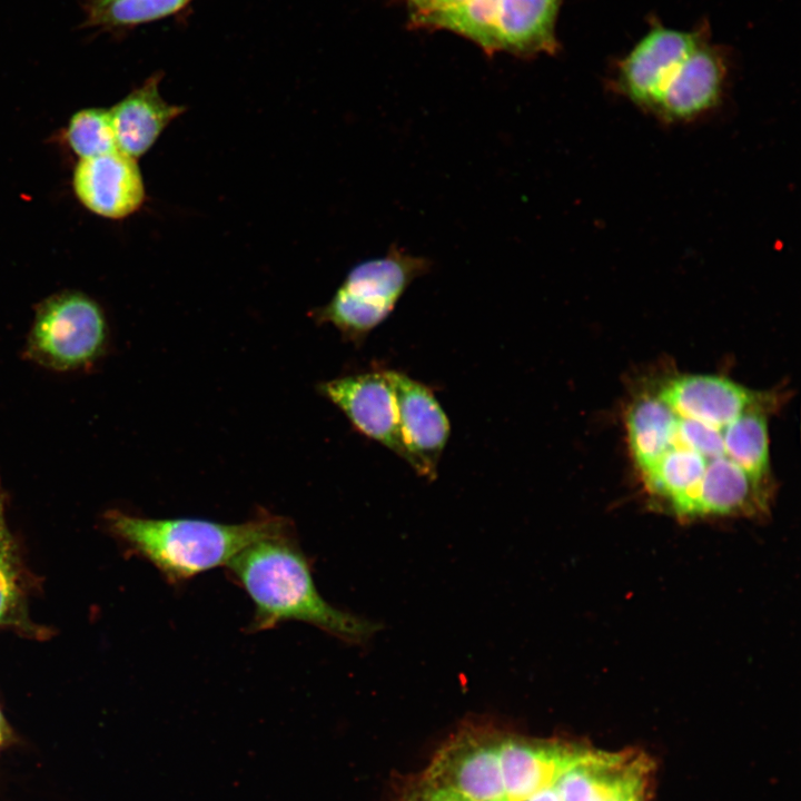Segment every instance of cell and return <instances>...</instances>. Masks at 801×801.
<instances>
[{
	"label": "cell",
	"mask_w": 801,
	"mask_h": 801,
	"mask_svg": "<svg viewBox=\"0 0 801 801\" xmlns=\"http://www.w3.org/2000/svg\"><path fill=\"white\" fill-rule=\"evenodd\" d=\"M773 402L710 374H673L639 392L626 411L625 431L647 495L684 520L764 511Z\"/></svg>",
	"instance_id": "6da1fadb"
},
{
	"label": "cell",
	"mask_w": 801,
	"mask_h": 801,
	"mask_svg": "<svg viewBox=\"0 0 801 801\" xmlns=\"http://www.w3.org/2000/svg\"><path fill=\"white\" fill-rule=\"evenodd\" d=\"M227 566L254 603L253 632L298 621L346 642L363 643L380 629L333 606L320 595L294 531L253 543Z\"/></svg>",
	"instance_id": "7a4b0ae2"
},
{
	"label": "cell",
	"mask_w": 801,
	"mask_h": 801,
	"mask_svg": "<svg viewBox=\"0 0 801 801\" xmlns=\"http://www.w3.org/2000/svg\"><path fill=\"white\" fill-rule=\"evenodd\" d=\"M112 532L152 563L172 583L227 565L263 538L293 531L284 516L263 512L238 524L199 518H144L108 513Z\"/></svg>",
	"instance_id": "3957f363"
},
{
	"label": "cell",
	"mask_w": 801,
	"mask_h": 801,
	"mask_svg": "<svg viewBox=\"0 0 801 801\" xmlns=\"http://www.w3.org/2000/svg\"><path fill=\"white\" fill-rule=\"evenodd\" d=\"M432 261L393 245L386 255L355 265L330 300L312 312L318 324L334 326L342 337L360 347L369 333L395 309L415 279Z\"/></svg>",
	"instance_id": "277c9868"
},
{
	"label": "cell",
	"mask_w": 801,
	"mask_h": 801,
	"mask_svg": "<svg viewBox=\"0 0 801 801\" xmlns=\"http://www.w3.org/2000/svg\"><path fill=\"white\" fill-rule=\"evenodd\" d=\"M106 342L100 307L81 293L63 291L37 306L24 354L43 367L63 372L90 365Z\"/></svg>",
	"instance_id": "5b68a950"
},
{
	"label": "cell",
	"mask_w": 801,
	"mask_h": 801,
	"mask_svg": "<svg viewBox=\"0 0 801 801\" xmlns=\"http://www.w3.org/2000/svg\"><path fill=\"white\" fill-rule=\"evenodd\" d=\"M503 733L492 724L465 725L436 753L424 778L471 801H506L500 761Z\"/></svg>",
	"instance_id": "8992f818"
},
{
	"label": "cell",
	"mask_w": 801,
	"mask_h": 801,
	"mask_svg": "<svg viewBox=\"0 0 801 801\" xmlns=\"http://www.w3.org/2000/svg\"><path fill=\"white\" fill-rule=\"evenodd\" d=\"M397 404L406 463L434 479L451 435V424L434 392L403 372L384 369Z\"/></svg>",
	"instance_id": "52a82bcc"
},
{
	"label": "cell",
	"mask_w": 801,
	"mask_h": 801,
	"mask_svg": "<svg viewBox=\"0 0 801 801\" xmlns=\"http://www.w3.org/2000/svg\"><path fill=\"white\" fill-rule=\"evenodd\" d=\"M317 389L357 432L406 462L396 398L383 369L336 377L319 383Z\"/></svg>",
	"instance_id": "ba28073f"
},
{
	"label": "cell",
	"mask_w": 801,
	"mask_h": 801,
	"mask_svg": "<svg viewBox=\"0 0 801 801\" xmlns=\"http://www.w3.org/2000/svg\"><path fill=\"white\" fill-rule=\"evenodd\" d=\"M706 31L708 27L676 30L655 20L619 61L614 79L616 90L634 105L652 111L673 69Z\"/></svg>",
	"instance_id": "9c48e42d"
},
{
	"label": "cell",
	"mask_w": 801,
	"mask_h": 801,
	"mask_svg": "<svg viewBox=\"0 0 801 801\" xmlns=\"http://www.w3.org/2000/svg\"><path fill=\"white\" fill-rule=\"evenodd\" d=\"M726 62L708 31L673 69L652 112L670 122L692 120L715 107L722 96Z\"/></svg>",
	"instance_id": "30bf717a"
},
{
	"label": "cell",
	"mask_w": 801,
	"mask_h": 801,
	"mask_svg": "<svg viewBox=\"0 0 801 801\" xmlns=\"http://www.w3.org/2000/svg\"><path fill=\"white\" fill-rule=\"evenodd\" d=\"M591 748L563 740L525 738L504 732L500 761L506 801H524L538 790L552 787Z\"/></svg>",
	"instance_id": "8fae6325"
},
{
	"label": "cell",
	"mask_w": 801,
	"mask_h": 801,
	"mask_svg": "<svg viewBox=\"0 0 801 801\" xmlns=\"http://www.w3.org/2000/svg\"><path fill=\"white\" fill-rule=\"evenodd\" d=\"M136 160L119 150L79 159L72 175L76 197L89 211L105 218L132 215L146 197Z\"/></svg>",
	"instance_id": "7c38bea8"
},
{
	"label": "cell",
	"mask_w": 801,
	"mask_h": 801,
	"mask_svg": "<svg viewBox=\"0 0 801 801\" xmlns=\"http://www.w3.org/2000/svg\"><path fill=\"white\" fill-rule=\"evenodd\" d=\"M650 760L631 751L593 750L556 781L563 801H614L623 793L650 784Z\"/></svg>",
	"instance_id": "4fadbf2b"
},
{
	"label": "cell",
	"mask_w": 801,
	"mask_h": 801,
	"mask_svg": "<svg viewBox=\"0 0 801 801\" xmlns=\"http://www.w3.org/2000/svg\"><path fill=\"white\" fill-rule=\"evenodd\" d=\"M159 73L108 109L117 149L135 159L145 155L184 106L168 103L159 92Z\"/></svg>",
	"instance_id": "5bb4252c"
},
{
	"label": "cell",
	"mask_w": 801,
	"mask_h": 801,
	"mask_svg": "<svg viewBox=\"0 0 801 801\" xmlns=\"http://www.w3.org/2000/svg\"><path fill=\"white\" fill-rule=\"evenodd\" d=\"M564 0H502L495 19L497 52L520 57L553 55L555 27Z\"/></svg>",
	"instance_id": "9a60e30c"
},
{
	"label": "cell",
	"mask_w": 801,
	"mask_h": 801,
	"mask_svg": "<svg viewBox=\"0 0 801 801\" xmlns=\"http://www.w3.org/2000/svg\"><path fill=\"white\" fill-rule=\"evenodd\" d=\"M502 0H467L445 10L411 14L418 28L443 29L477 44L486 55L497 52L495 19Z\"/></svg>",
	"instance_id": "2e32d148"
},
{
	"label": "cell",
	"mask_w": 801,
	"mask_h": 801,
	"mask_svg": "<svg viewBox=\"0 0 801 801\" xmlns=\"http://www.w3.org/2000/svg\"><path fill=\"white\" fill-rule=\"evenodd\" d=\"M192 0H81L85 24L117 30L164 19Z\"/></svg>",
	"instance_id": "e0dca14e"
},
{
	"label": "cell",
	"mask_w": 801,
	"mask_h": 801,
	"mask_svg": "<svg viewBox=\"0 0 801 801\" xmlns=\"http://www.w3.org/2000/svg\"><path fill=\"white\" fill-rule=\"evenodd\" d=\"M66 140L79 159L105 155L117 149L109 110L86 108L72 115Z\"/></svg>",
	"instance_id": "ac0fdd59"
},
{
	"label": "cell",
	"mask_w": 801,
	"mask_h": 801,
	"mask_svg": "<svg viewBox=\"0 0 801 801\" xmlns=\"http://www.w3.org/2000/svg\"><path fill=\"white\" fill-rule=\"evenodd\" d=\"M9 534L0 542V624L8 622L18 604V576L13 565Z\"/></svg>",
	"instance_id": "d6986e66"
},
{
	"label": "cell",
	"mask_w": 801,
	"mask_h": 801,
	"mask_svg": "<svg viewBox=\"0 0 801 801\" xmlns=\"http://www.w3.org/2000/svg\"><path fill=\"white\" fill-rule=\"evenodd\" d=\"M399 801H471L458 791L433 783L424 777L400 797Z\"/></svg>",
	"instance_id": "ffe728a7"
},
{
	"label": "cell",
	"mask_w": 801,
	"mask_h": 801,
	"mask_svg": "<svg viewBox=\"0 0 801 801\" xmlns=\"http://www.w3.org/2000/svg\"><path fill=\"white\" fill-rule=\"evenodd\" d=\"M524 801H563L561 798V794L557 790V788L554 785L546 787L537 792L533 793L531 797L525 799Z\"/></svg>",
	"instance_id": "44dd1931"
},
{
	"label": "cell",
	"mask_w": 801,
	"mask_h": 801,
	"mask_svg": "<svg viewBox=\"0 0 801 801\" xmlns=\"http://www.w3.org/2000/svg\"><path fill=\"white\" fill-rule=\"evenodd\" d=\"M466 1L467 0H431L428 2V4L422 11L412 12L411 14H419V13H427V12H433V11L445 10V9L457 7Z\"/></svg>",
	"instance_id": "7402d4cb"
},
{
	"label": "cell",
	"mask_w": 801,
	"mask_h": 801,
	"mask_svg": "<svg viewBox=\"0 0 801 801\" xmlns=\"http://www.w3.org/2000/svg\"><path fill=\"white\" fill-rule=\"evenodd\" d=\"M647 791L649 785H642L623 793L614 801H645Z\"/></svg>",
	"instance_id": "603a6c76"
},
{
	"label": "cell",
	"mask_w": 801,
	"mask_h": 801,
	"mask_svg": "<svg viewBox=\"0 0 801 801\" xmlns=\"http://www.w3.org/2000/svg\"><path fill=\"white\" fill-rule=\"evenodd\" d=\"M4 523V494L0 484V542L8 535Z\"/></svg>",
	"instance_id": "cb8c5ba5"
},
{
	"label": "cell",
	"mask_w": 801,
	"mask_h": 801,
	"mask_svg": "<svg viewBox=\"0 0 801 801\" xmlns=\"http://www.w3.org/2000/svg\"><path fill=\"white\" fill-rule=\"evenodd\" d=\"M10 739L9 725L0 711V746L4 745Z\"/></svg>",
	"instance_id": "d4e9b609"
},
{
	"label": "cell",
	"mask_w": 801,
	"mask_h": 801,
	"mask_svg": "<svg viewBox=\"0 0 801 801\" xmlns=\"http://www.w3.org/2000/svg\"><path fill=\"white\" fill-rule=\"evenodd\" d=\"M412 12L422 11L431 0H407Z\"/></svg>",
	"instance_id": "484cf974"
}]
</instances>
